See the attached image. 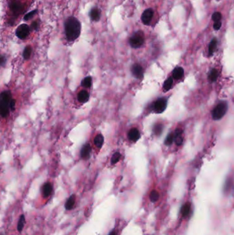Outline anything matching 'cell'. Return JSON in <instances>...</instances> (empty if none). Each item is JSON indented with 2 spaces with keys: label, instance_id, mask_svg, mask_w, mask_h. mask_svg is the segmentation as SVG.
I'll use <instances>...</instances> for the list:
<instances>
[{
  "label": "cell",
  "instance_id": "obj_1",
  "mask_svg": "<svg viewBox=\"0 0 234 235\" xmlns=\"http://www.w3.org/2000/svg\"><path fill=\"white\" fill-rule=\"evenodd\" d=\"M65 30L67 39L73 41L79 38L80 34V23L76 18L74 17H69L65 24Z\"/></svg>",
  "mask_w": 234,
  "mask_h": 235
},
{
  "label": "cell",
  "instance_id": "obj_2",
  "mask_svg": "<svg viewBox=\"0 0 234 235\" xmlns=\"http://www.w3.org/2000/svg\"><path fill=\"white\" fill-rule=\"evenodd\" d=\"M11 96L10 92H3L1 94V98H0V112L1 115L3 118H6L10 112V103L11 101Z\"/></svg>",
  "mask_w": 234,
  "mask_h": 235
},
{
  "label": "cell",
  "instance_id": "obj_3",
  "mask_svg": "<svg viewBox=\"0 0 234 235\" xmlns=\"http://www.w3.org/2000/svg\"><path fill=\"white\" fill-rule=\"evenodd\" d=\"M227 110V104L225 102H221L215 107L212 111V117L215 120H220L224 117Z\"/></svg>",
  "mask_w": 234,
  "mask_h": 235
},
{
  "label": "cell",
  "instance_id": "obj_4",
  "mask_svg": "<svg viewBox=\"0 0 234 235\" xmlns=\"http://www.w3.org/2000/svg\"><path fill=\"white\" fill-rule=\"evenodd\" d=\"M144 42L143 34L140 32L136 33L130 37L129 39V43L130 46L133 48H139L141 47Z\"/></svg>",
  "mask_w": 234,
  "mask_h": 235
},
{
  "label": "cell",
  "instance_id": "obj_5",
  "mask_svg": "<svg viewBox=\"0 0 234 235\" xmlns=\"http://www.w3.org/2000/svg\"><path fill=\"white\" fill-rule=\"evenodd\" d=\"M29 34L30 27L27 24L20 25L16 30V35L20 39H25L29 35Z\"/></svg>",
  "mask_w": 234,
  "mask_h": 235
},
{
  "label": "cell",
  "instance_id": "obj_6",
  "mask_svg": "<svg viewBox=\"0 0 234 235\" xmlns=\"http://www.w3.org/2000/svg\"><path fill=\"white\" fill-rule=\"evenodd\" d=\"M166 107H167L166 99H165L164 98H161L157 99V101H155L153 105V109H154V111L156 113L160 114V113L164 111L165 109H166Z\"/></svg>",
  "mask_w": 234,
  "mask_h": 235
},
{
  "label": "cell",
  "instance_id": "obj_7",
  "mask_svg": "<svg viewBox=\"0 0 234 235\" xmlns=\"http://www.w3.org/2000/svg\"><path fill=\"white\" fill-rule=\"evenodd\" d=\"M154 15V11L151 8L146 9L142 15V21L143 24L149 25Z\"/></svg>",
  "mask_w": 234,
  "mask_h": 235
},
{
  "label": "cell",
  "instance_id": "obj_8",
  "mask_svg": "<svg viewBox=\"0 0 234 235\" xmlns=\"http://www.w3.org/2000/svg\"><path fill=\"white\" fill-rule=\"evenodd\" d=\"M133 76L137 78H142L143 75V70L141 65L139 64L133 65L131 69Z\"/></svg>",
  "mask_w": 234,
  "mask_h": 235
},
{
  "label": "cell",
  "instance_id": "obj_9",
  "mask_svg": "<svg viewBox=\"0 0 234 235\" xmlns=\"http://www.w3.org/2000/svg\"><path fill=\"white\" fill-rule=\"evenodd\" d=\"M128 136H129V138L130 141H132L133 142H135L140 137L139 131L137 129V128H133V129L129 131Z\"/></svg>",
  "mask_w": 234,
  "mask_h": 235
},
{
  "label": "cell",
  "instance_id": "obj_10",
  "mask_svg": "<svg viewBox=\"0 0 234 235\" xmlns=\"http://www.w3.org/2000/svg\"><path fill=\"white\" fill-rule=\"evenodd\" d=\"M91 146L89 144H86V145L83 146V148L81 149L80 151V156L81 158L84 159H87L89 158L90 153H91Z\"/></svg>",
  "mask_w": 234,
  "mask_h": 235
},
{
  "label": "cell",
  "instance_id": "obj_11",
  "mask_svg": "<svg viewBox=\"0 0 234 235\" xmlns=\"http://www.w3.org/2000/svg\"><path fill=\"white\" fill-rule=\"evenodd\" d=\"M75 203H76V196L72 195L69 197L67 200V202L65 204V208L67 211H70V210L74 208Z\"/></svg>",
  "mask_w": 234,
  "mask_h": 235
},
{
  "label": "cell",
  "instance_id": "obj_12",
  "mask_svg": "<svg viewBox=\"0 0 234 235\" xmlns=\"http://www.w3.org/2000/svg\"><path fill=\"white\" fill-rule=\"evenodd\" d=\"M52 185L50 183H46L43 186V189H42V193L43 195L45 197H48L49 195H51V193L52 192Z\"/></svg>",
  "mask_w": 234,
  "mask_h": 235
},
{
  "label": "cell",
  "instance_id": "obj_13",
  "mask_svg": "<svg viewBox=\"0 0 234 235\" xmlns=\"http://www.w3.org/2000/svg\"><path fill=\"white\" fill-rule=\"evenodd\" d=\"M184 70L182 67H177L172 72V78L174 79L179 80L181 79L183 76Z\"/></svg>",
  "mask_w": 234,
  "mask_h": 235
},
{
  "label": "cell",
  "instance_id": "obj_14",
  "mask_svg": "<svg viewBox=\"0 0 234 235\" xmlns=\"http://www.w3.org/2000/svg\"><path fill=\"white\" fill-rule=\"evenodd\" d=\"M90 17L93 21H98L100 19V11L98 8H93L90 12Z\"/></svg>",
  "mask_w": 234,
  "mask_h": 235
},
{
  "label": "cell",
  "instance_id": "obj_15",
  "mask_svg": "<svg viewBox=\"0 0 234 235\" xmlns=\"http://www.w3.org/2000/svg\"><path fill=\"white\" fill-rule=\"evenodd\" d=\"M89 95L88 92H87L85 90H83L79 94V96H78V99L80 102H85L89 100Z\"/></svg>",
  "mask_w": 234,
  "mask_h": 235
},
{
  "label": "cell",
  "instance_id": "obj_16",
  "mask_svg": "<svg viewBox=\"0 0 234 235\" xmlns=\"http://www.w3.org/2000/svg\"><path fill=\"white\" fill-rule=\"evenodd\" d=\"M26 223V219H25V216L23 215H21L19 219L18 223H17V230L21 233L23 230L24 228V225Z\"/></svg>",
  "mask_w": 234,
  "mask_h": 235
},
{
  "label": "cell",
  "instance_id": "obj_17",
  "mask_svg": "<svg viewBox=\"0 0 234 235\" xmlns=\"http://www.w3.org/2000/svg\"><path fill=\"white\" fill-rule=\"evenodd\" d=\"M94 143L98 148H101L103 144H104V137H103L102 135L98 134L96 136L94 139Z\"/></svg>",
  "mask_w": 234,
  "mask_h": 235
},
{
  "label": "cell",
  "instance_id": "obj_18",
  "mask_svg": "<svg viewBox=\"0 0 234 235\" xmlns=\"http://www.w3.org/2000/svg\"><path fill=\"white\" fill-rule=\"evenodd\" d=\"M173 85V78L172 77H170L168 78V79L165 81L164 84V89L166 91L170 90L172 87Z\"/></svg>",
  "mask_w": 234,
  "mask_h": 235
},
{
  "label": "cell",
  "instance_id": "obj_19",
  "mask_svg": "<svg viewBox=\"0 0 234 235\" xmlns=\"http://www.w3.org/2000/svg\"><path fill=\"white\" fill-rule=\"evenodd\" d=\"M81 84H82V86H83L84 87H86V88H89V87H90L91 86V84H92L91 77V76H87V77H85L82 81V83H81Z\"/></svg>",
  "mask_w": 234,
  "mask_h": 235
},
{
  "label": "cell",
  "instance_id": "obj_20",
  "mask_svg": "<svg viewBox=\"0 0 234 235\" xmlns=\"http://www.w3.org/2000/svg\"><path fill=\"white\" fill-rule=\"evenodd\" d=\"M216 46H217V40L216 39H214L211 41L210 44V46H209V54L210 55L213 54L216 48Z\"/></svg>",
  "mask_w": 234,
  "mask_h": 235
},
{
  "label": "cell",
  "instance_id": "obj_21",
  "mask_svg": "<svg viewBox=\"0 0 234 235\" xmlns=\"http://www.w3.org/2000/svg\"><path fill=\"white\" fill-rule=\"evenodd\" d=\"M159 198H160V193H159L157 190H152V192L150 193V199H151L152 202H157Z\"/></svg>",
  "mask_w": 234,
  "mask_h": 235
},
{
  "label": "cell",
  "instance_id": "obj_22",
  "mask_svg": "<svg viewBox=\"0 0 234 235\" xmlns=\"http://www.w3.org/2000/svg\"><path fill=\"white\" fill-rule=\"evenodd\" d=\"M190 210H191V207H190V204L189 203H185V204H184L181 208L182 215L184 216V217L188 216L190 212Z\"/></svg>",
  "mask_w": 234,
  "mask_h": 235
},
{
  "label": "cell",
  "instance_id": "obj_23",
  "mask_svg": "<svg viewBox=\"0 0 234 235\" xmlns=\"http://www.w3.org/2000/svg\"><path fill=\"white\" fill-rule=\"evenodd\" d=\"M31 54H32V48H31V46H28L24 49V51L23 53V58L25 59H29Z\"/></svg>",
  "mask_w": 234,
  "mask_h": 235
},
{
  "label": "cell",
  "instance_id": "obj_24",
  "mask_svg": "<svg viewBox=\"0 0 234 235\" xmlns=\"http://www.w3.org/2000/svg\"><path fill=\"white\" fill-rule=\"evenodd\" d=\"M218 76V71L216 70V69H213V70L211 71L210 75H209V79H210L211 82H214V81H216Z\"/></svg>",
  "mask_w": 234,
  "mask_h": 235
},
{
  "label": "cell",
  "instance_id": "obj_25",
  "mask_svg": "<svg viewBox=\"0 0 234 235\" xmlns=\"http://www.w3.org/2000/svg\"><path fill=\"white\" fill-rule=\"evenodd\" d=\"M163 131V124H156L153 128L154 133L156 136H160Z\"/></svg>",
  "mask_w": 234,
  "mask_h": 235
},
{
  "label": "cell",
  "instance_id": "obj_26",
  "mask_svg": "<svg viewBox=\"0 0 234 235\" xmlns=\"http://www.w3.org/2000/svg\"><path fill=\"white\" fill-rule=\"evenodd\" d=\"M174 140H175V134L174 133H170L166 138L165 143H166V145H170L172 144Z\"/></svg>",
  "mask_w": 234,
  "mask_h": 235
},
{
  "label": "cell",
  "instance_id": "obj_27",
  "mask_svg": "<svg viewBox=\"0 0 234 235\" xmlns=\"http://www.w3.org/2000/svg\"><path fill=\"white\" fill-rule=\"evenodd\" d=\"M120 158H121V154L119 152L115 153L113 155V156H112L111 159V164H116V163L119 162V160L120 159Z\"/></svg>",
  "mask_w": 234,
  "mask_h": 235
},
{
  "label": "cell",
  "instance_id": "obj_28",
  "mask_svg": "<svg viewBox=\"0 0 234 235\" xmlns=\"http://www.w3.org/2000/svg\"><path fill=\"white\" fill-rule=\"evenodd\" d=\"M221 19H222V15L220 14V12H214L212 15V20L214 21L215 22H217V21H220Z\"/></svg>",
  "mask_w": 234,
  "mask_h": 235
},
{
  "label": "cell",
  "instance_id": "obj_29",
  "mask_svg": "<svg viewBox=\"0 0 234 235\" xmlns=\"http://www.w3.org/2000/svg\"><path fill=\"white\" fill-rule=\"evenodd\" d=\"M36 13H37V10H34L28 12V13L26 14L24 16V20L27 21V20H30V19L34 17V15H35Z\"/></svg>",
  "mask_w": 234,
  "mask_h": 235
},
{
  "label": "cell",
  "instance_id": "obj_30",
  "mask_svg": "<svg viewBox=\"0 0 234 235\" xmlns=\"http://www.w3.org/2000/svg\"><path fill=\"white\" fill-rule=\"evenodd\" d=\"M11 8H12V11L17 12L19 11H20V9L21 8V5L19 4V3L15 2V3H13V4H12Z\"/></svg>",
  "mask_w": 234,
  "mask_h": 235
},
{
  "label": "cell",
  "instance_id": "obj_31",
  "mask_svg": "<svg viewBox=\"0 0 234 235\" xmlns=\"http://www.w3.org/2000/svg\"><path fill=\"white\" fill-rule=\"evenodd\" d=\"M221 26H222V23L220 21H217V22H215L214 24V28L216 30H218L220 28Z\"/></svg>",
  "mask_w": 234,
  "mask_h": 235
},
{
  "label": "cell",
  "instance_id": "obj_32",
  "mask_svg": "<svg viewBox=\"0 0 234 235\" xmlns=\"http://www.w3.org/2000/svg\"><path fill=\"white\" fill-rule=\"evenodd\" d=\"M15 105H16V102H15V101L13 99L11 100V103H10V107L11 110H14V109L15 107Z\"/></svg>",
  "mask_w": 234,
  "mask_h": 235
},
{
  "label": "cell",
  "instance_id": "obj_33",
  "mask_svg": "<svg viewBox=\"0 0 234 235\" xmlns=\"http://www.w3.org/2000/svg\"><path fill=\"white\" fill-rule=\"evenodd\" d=\"M37 26H38V24H37V22H36V21H34V22L32 24V28H33V29H36Z\"/></svg>",
  "mask_w": 234,
  "mask_h": 235
},
{
  "label": "cell",
  "instance_id": "obj_34",
  "mask_svg": "<svg viewBox=\"0 0 234 235\" xmlns=\"http://www.w3.org/2000/svg\"><path fill=\"white\" fill-rule=\"evenodd\" d=\"M108 235H118V234H117V231L113 230L112 232H111L110 233H109Z\"/></svg>",
  "mask_w": 234,
  "mask_h": 235
},
{
  "label": "cell",
  "instance_id": "obj_35",
  "mask_svg": "<svg viewBox=\"0 0 234 235\" xmlns=\"http://www.w3.org/2000/svg\"><path fill=\"white\" fill-rule=\"evenodd\" d=\"M4 61H5L4 57V56H2V57H1V64L2 65L4 64Z\"/></svg>",
  "mask_w": 234,
  "mask_h": 235
}]
</instances>
